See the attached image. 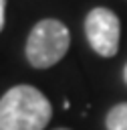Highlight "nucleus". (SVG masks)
Wrapping results in <instances>:
<instances>
[{
  "instance_id": "nucleus-1",
  "label": "nucleus",
  "mask_w": 127,
  "mask_h": 130,
  "mask_svg": "<svg viewBox=\"0 0 127 130\" xmlns=\"http://www.w3.org/2000/svg\"><path fill=\"white\" fill-rule=\"evenodd\" d=\"M50 118V102L32 85H14L0 98V130H42Z\"/></svg>"
},
{
  "instance_id": "nucleus-2",
  "label": "nucleus",
  "mask_w": 127,
  "mask_h": 130,
  "mask_svg": "<svg viewBox=\"0 0 127 130\" xmlns=\"http://www.w3.org/2000/svg\"><path fill=\"white\" fill-rule=\"evenodd\" d=\"M71 47V32L65 22L56 18L38 20L26 39V59L34 69H48L56 65Z\"/></svg>"
},
{
  "instance_id": "nucleus-3",
  "label": "nucleus",
  "mask_w": 127,
  "mask_h": 130,
  "mask_svg": "<svg viewBox=\"0 0 127 130\" xmlns=\"http://www.w3.org/2000/svg\"><path fill=\"white\" fill-rule=\"evenodd\" d=\"M85 35L91 49L101 57H115L119 51L121 22L119 16L103 6L93 8L85 18Z\"/></svg>"
},
{
  "instance_id": "nucleus-4",
  "label": "nucleus",
  "mask_w": 127,
  "mask_h": 130,
  "mask_svg": "<svg viewBox=\"0 0 127 130\" xmlns=\"http://www.w3.org/2000/svg\"><path fill=\"white\" fill-rule=\"evenodd\" d=\"M107 130H127V102L113 106L105 116Z\"/></svg>"
},
{
  "instance_id": "nucleus-5",
  "label": "nucleus",
  "mask_w": 127,
  "mask_h": 130,
  "mask_svg": "<svg viewBox=\"0 0 127 130\" xmlns=\"http://www.w3.org/2000/svg\"><path fill=\"white\" fill-rule=\"evenodd\" d=\"M4 10H6V0H0V30L4 28V20H6Z\"/></svg>"
},
{
  "instance_id": "nucleus-6",
  "label": "nucleus",
  "mask_w": 127,
  "mask_h": 130,
  "mask_svg": "<svg viewBox=\"0 0 127 130\" xmlns=\"http://www.w3.org/2000/svg\"><path fill=\"white\" fill-rule=\"evenodd\" d=\"M123 79H125V85H127V63H125V67H123Z\"/></svg>"
},
{
  "instance_id": "nucleus-7",
  "label": "nucleus",
  "mask_w": 127,
  "mask_h": 130,
  "mask_svg": "<svg viewBox=\"0 0 127 130\" xmlns=\"http://www.w3.org/2000/svg\"><path fill=\"white\" fill-rule=\"evenodd\" d=\"M54 130H69V128H54Z\"/></svg>"
}]
</instances>
